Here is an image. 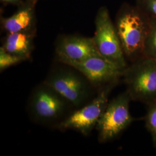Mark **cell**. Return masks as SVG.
Here are the masks:
<instances>
[{"mask_svg":"<svg viewBox=\"0 0 156 156\" xmlns=\"http://www.w3.org/2000/svg\"><path fill=\"white\" fill-rule=\"evenodd\" d=\"M115 26L127 62L144 57L150 16L136 5L124 4L117 12Z\"/></svg>","mask_w":156,"mask_h":156,"instance_id":"cell-1","label":"cell"},{"mask_svg":"<svg viewBox=\"0 0 156 156\" xmlns=\"http://www.w3.org/2000/svg\"><path fill=\"white\" fill-rule=\"evenodd\" d=\"M27 108L29 116L35 123L56 127L73 109L62 95L44 81L31 91Z\"/></svg>","mask_w":156,"mask_h":156,"instance_id":"cell-2","label":"cell"},{"mask_svg":"<svg viewBox=\"0 0 156 156\" xmlns=\"http://www.w3.org/2000/svg\"><path fill=\"white\" fill-rule=\"evenodd\" d=\"M62 64L53 67L44 82L62 95L73 108L78 109L91 100L98 92L95 93V90H97L74 67Z\"/></svg>","mask_w":156,"mask_h":156,"instance_id":"cell-3","label":"cell"},{"mask_svg":"<svg viewBox=\"0 0 156 156\" xmlns=\"http://www.w3.org/2000/svg\"><path fill=\"white\" fill-rule=\"evenodd\" d=\"M124 83L131 101L147 105L156 102V60L142 57L123 71Z\"/></svg>","mask_w":156,"mask_h":156,"instance_id":"cell-4","label":"cell"},{"mask_svg":"<svg viewBox=\"0 0 156 156\" xmlns=\"http://www.w3.org/2000/svg\"><path fill=\"white\" fill-rule=\"evenodd\" d=\"M117 84H111L98 90L94 97L72 112L56 128L61 131L74 130L88 136L94 129L109 102V96Z\"/></svg>","mask_w":156,"mask_h":156,"instance_id":"cell-5","label":"cell"},{"mask_svg":"<svg viewBox=\"0 0 156 156\" xmlns=\"http://www.w3.org/2000/svg\"><path fill=\"white\" fill-rule=\"evenodd\" d=\"M95 45L101 56L122 70L128 66L115 24L105 6L100 8L95 20Z\"/></svg>","mask_w":156,"mask_h":156,"instance_id":"cell-6","label":"cell"},{"mask_svg":"<svg viewBox=\"0 0 156 156\" xmlns=\"http://www.w3.org/2000/svg\"><path fill=\"white\" fill-rule=\"evenodd\" d=\"M131 101L125 91L109 101L95 127L99 142L106 143L117 138L134 122L135 119L129 112Z\"/></svg>","mask_w":156,"mask_h":156,"instance_id":"cell-7","label":"cell"},{"mask_svg":"<svg viewBox=\"0 0 156 156\" xmlns=\"http://www.w3.org/2000/svg\"><path fill=\"white\" fill-rule=\"evenodd\" d=\"M64 64L74 67L82 73L97 90L109 84L119 83L123 76V70L101 55L82 62Z\"/></svg>","mask_w":156,"mask_h":156,"instance_id":"cell-8","label":"cell"},{"mask_svg":"<svg viewBox=\"0 0 156 156\" xmlns=\"http://www.w3.org/2000/svg\"><path fill=\"white\" fill-rule=\"evenodd\" d=\"M56 53L58 62L62 63L82 62L101 55L93 37L78 35H64L59 38L56 43Z\"/></svg>","mask_w":156,"mask_h":156,"instance_id":"cell-9","label":"cell"},{"mask_svg":"<svg viewBox=\"0 0 156 156\" xmlns=\"http://www.w3.org/2000/svg\"><path fill=\"white\" fill-rule=\"evenodd\" d=\"M35 2L28 1L20 6L11 16L1 19V24L6 33H35Z\"/></svg>","mask_w":156,"mask_h":156,"instance_id":"cell-10","label":"cell"},{"mask_svg":"<svg viewBox=\"0 0 156 156\" xmlns=\"http://www.w3.org/2000/svg\"><path fill=\"white\" fill-rule=\"evenodd\" d=\"M35 33L22 32L7 34L2 47L7 52L27 60L30 58L33 50Z\"/></svg>","mask_w":156,"mask_h":156,"instance_id":"cell-11","label":"cell"},{"mask_svg":"<svg viewBox=\"0 0 156 156\" xmlns=\"http://www.w3.org/2000/svg\"><path fill=\"white\" fill-rule=\"evenodd\" d=\"M144 56L156 60V17L150 16V27L145 42Z\"/></svg>","mask_w":156,"mask_h":156,"instance_id":"cell-12","label":"cell"},{"mask_svg":"<svg viewBox=\"0 0 156 156\" xmlns=\"http://www.w3.org/2000/svg\"><path fill=\"white\" fill-rule=\"evenodd\" d=\"M145 122V126L151 134L153 145L156 149V102L147 105Z\"/></svg>","mask_w":156,"mask_h":156,"instance_id":"cell-13","label":"cell"},{"mask_svg":"<svg viewBox=\"0 0 156 156\" xmlns=\"http://www.w3.org/2000/svg\"><path fill=\"white\" fill-rule=\"evenodd\" d=\"M27 60L7 52L2 46L0 48V71L2 72L9 67L15 66Z\"/></svg>","mask_w":156,"mask_h":156,"instance_id":"cell-14","label":"cell"},{"mask_svg":"<svg viewBox=\"0 0 156 156\" xmlns=\"http://www.w3.org/2000/svg\"><path fill=\"white\" fill-rule=\"evenodd\" d=\"M136 5L149 16L156 17V0H136Z\"/></svg>","mask_w":156,"mask_h":156,"instance_id":"cell-15","label":"cell"},{"mask_svg":"<svg viewBox=\"0 0 156 156\" xmlns=\"http://www.w3.org/2000/svg\"><path fill=\"white\" fill-rule=\"evenodd\" d=\"M1 2L5 4H11L13 5L21 6L23 4L22 0H1Z\"/></svg>","mask_w":156,"mask_h":156,"instance_id":"cell-16","label":"cell"},{"mask_svg":"<svg viewBox=\"0 0 156 156\" xmlns=\"http://www.w3.org/2000/svg\"><path fill=\"white\" fill-rule=\"evenodd\" d=\"M38 0H28V1H33V2H37Z\"/></svg>","mask_w":156,"mask_h":156,"instance_id":"cell-17","label":"cell"}]
</instances>
